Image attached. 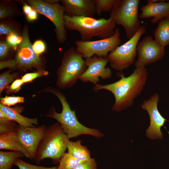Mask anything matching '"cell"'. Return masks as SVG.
<instances>
[{"label": "cell", "mask_w": 169, "mask_h": 169, "mask_svg": "<svg viewBox=\"0 0 169 169\" xmlns=\"http://www.w3.org/2000/svg\"><path fill=\"white\" fill-rule=\"evenodd\" d=\"M81 141L79 140L76 141H70L67 143L68 153L76 158L84 161L90 159V152L85 146L81 144Z\"/></svg>", "instance_id": "44dd1931"}, {"label": "cell", "mask_w": 169, "mask_h": 169, "mask_svg": "<svg viewBox=\"0 0 169 169\" xmlns=\"http://www.w3.org/2000/svg\"><path fill=\"white\" fill-rule=\"evenodd\" d=\"M136 52L138 58L134 66L135 68H141L160 60L164 56L165 51V47L149 35L138 43Z\"/></svg>", "instance_id": "30bf717a"}, {"label": "cell", "mask_w": 169, "mask_h": 169, "mask_svg": "<svg viewBox=\"0 0 169 169\" xmlns=\"http://www.w3.org/2000/svg\"><path fill=\"white\" fill-rule=\"evenodd\" d=\"M21 25L13 19L0 21V35L7 36L12 33L22 34Z\"/></svg>", "instance_id": "603a6c76"}, {"label": "cell", "mask_w": 169, "mask_h": 169, "mask_svg": "<svg viewBox=\"0 0 169 169\" xmlns=\"http://www.w3.org/2000/svg\"><path fill=\"white\" fill-rule=\"evenodd\" d=\"M120 78L113 83L102 85L95 84V92L105 90L110 92L115 97V103L112 110L119 112L131 106L134 100L140 95L147 79L148 71L146 67L135 68L129 76L125 77L121 73Z\"/></svg>", "instance_id": "6da1fadb"}, {"label": "cell", "mask_w": 169, "mask_h": 169, "mask_svg": "<svg viewBox=\"0 0 169 169\" xmlns=\"http://www.w3.org/2000/svg\"><path fill=\"white\" fill-rule=\"evenodd\" d=\"M96 13L99 15L104 12H110L116 0H94Z\"/></svg>", "instance_id": "d4e9b609"}, {"label": "cell", "mask_w": 169, "mask_h": 169, "mask_svg": "<svg viewBox=\"0 0 169 169\" xmlns=\"http://www.w3.org/2000/svg\"><path fill=\"white\" fill-rule=\"evenodd\" d=\"M0 64V69L6 67L13 68L17 66V63L15 59L1 61Z\"/></svg>", "instance_id": "d590c367"}, {"label": "cell", "mask_w": 169, "mask_h": 169, "mask_svg": "<svg viewBox=\"0 0 169 169\" xmlns=\"http://www.w3.org/2000/svg\"><path fill=\"white\" fill-rule=\"evenodd\" d=\"M23 10L24 13L26 15L29 13L33 9L25 1L22 2Z\"/></svg>", "instance_id": "74e56055"}, {"label": "cell", "mask_w": 169, "mask_h": 169, "mask_svg": "<svg viewBox=\"0 0 169 169\" xmlns=\"http://www.w3.org/2000/svg\"><path fill=\"white\" fill-rule=\"evenodd\" d=\"M14 165L17 166L19 169H57V166L46 167L36 166L28 163L20 159H17Z\"/></svg>", "instance_id": "f1b7e54d"}, {"label": "cell", "mask_w": 169, "mask_h": 169, "mask_svg": "<svg viewBox=\"0 0 169 169\" xmlns=\"http://www.w3.org/2000/svg\"><path fill=\"white\" fill-rule=\"evenodd\" d=\"M38 13L34 9L27 15H26V18L27 20L31 22L36 20L38 17Z\"/></svg>", "instance_id": "8d00e7d4"}, {"label": "cell", "mask_w": 169, "mask_h": 169, "mask_svg": "<svg viewBox=\"0 0 169 169\" xmlns=\"http://www.w3.org/2000/svg\"><path fill=\"white\" fill-rule=\"evenodd\" d=\"M25 156L22 152L16 151H0V169H10L16 160Z\"/></svg>", "instance_id": "7402d4cb"}, {"label": "cell", "mask_w": 169, "mask_h": 169, "mask_svg": "<svg viewBox=\"0 0 169 169\" xmlns=\"http://www.w3.org/2000/svg\"><path fill=\"white\" fill-rule=\"evenodd\" d=\"M141 10L140 18L153 17L151 22L155 24L162 19L169 16V1L161 0L155 3H147L141 7Z\"/></svg>", "instance_id": "2e32d148"}, {"label": "cell", "mask_w": 169, "mask_h": 169, "mask_svg": "<svg viewBox=\"0 0 169 169\" xmlns=\"http://www.w3.org/2000/svg\"><path fill=\"white\" fill-rule=\"evenodd\" d=\"M73 169H97V163L94 159L91 158L79 164Z\"/></svg>", "instance_id": "d6a6232c"}, {"label": "cell", "mask_w": 169, "mask_h": 169, "mask_svg": "<svg viewBox=\"0 0 169 169\" xmlns=\"http://www.w3.org/2000/svg\"><path fill=\"white\" fill-rule=\"evenodd\" d=\"M82 161L68 153H65L61 157L57 169H73Z\"/></svg>", "instance_id": "cb8c5ba5"}, {"label": "cell", "mask_w": 169, "mask_h": 169, "mask_svg": "<svg viewBox=\"0 0 169 169\" xmlns=\"http://www.w3.org/2000/svg\"><path fill=\"white\" fill-rule=\"evenodd\" d=\"M146 32L145 26H141L131 38L108 54L106 58L112 69L121 72L134 63L137 55L136 47L138 41Z\"/></svg>", "instance_id": "ba28073f"}, {"label": "cell", "mask_w": 169, "mask_h": 169, "mask_svg": "<svg viewBox=\"0 0 169 169\" xmlns=\"http://www.w3.org/2000/svg\"><path fill=\"white\" fill-rule=\"evenodd\" d=\"M13 50L6 42V40H1L0 42V59H3L9 54L11 50Z\"/></svg>", "instance_id": "1f68e13d"}, {"label": "cell", "mask_w": 169, "mask_h": 169, "mask_svg": "<svg viewBox=\"0 0 169 169\" xmlns=\"http://www.w3.org/2000/svg\"><path fill=\"white\" fill-rule=\"evenodd\" d=\"M58 0H27L25 1L36 10L38 13L47 18L55 27L54 30L57 40L64 43L67 39L66 28L64 26V12L63 7Z\"/></svg>", "instance_id": "52a82bcc"}, {"label": "cell", "mask_w": 169, "mask_h": 169, "mask_svg": "<svg viewBox=\"0 0 169 169\" xmlns=\"http://www.w3.org/2000/svg\"><path fill=\"white\" fill-rule=\"evenodd\" d=\"M24 98L19 96H6L1 99V103L7 106L14 105L18 103L23 102Z\"/></svg>", "instance_id": "4dcf8cb0"}, {"label": "cell", "mask_w": 169, "mask_h": 169, "mask_svg": "<svg viewBox=\"0 0 169 169\" xmlns=\"http://www.w3.org/2000/svg\"><path fill=\"white\" fill-rule=\"evenodd\" d=\"M0 110L4 112L10 119L18 123L20 126L27 127H34L33 125H38L37 119L30 118L24 117L20 114L16 109L10 108L0 103Z\"/></svg>", "instance_id": "ac0fdd59"}, {"label": "cell", "mask_w": 169, "mask_h": 169, "mask_svg": "<svg viewBox=\"0 0 169 169\" xmlns=\"http://www.w3.org/2000/svg\"><path fill=\"white\" fill-rule=\"evenodd\" d=\"M6 41L14 50H17L19 45L22 42V34L12 33L6 36Z\"/></svg>", "instance_id": "4316f807"}, {"label": "cell", "mask_w": 169, "mask_h": 169, "mask_svg": "<svg viewBox=\"0 0 169 169\" xmlns=\"http://www.w3.org/2000/svg\"><path fill=\"white\" fill-rule=\"evenodd\" d=\"M64 23L66 29L78 31L83 41H90L94 37L101 39L110 37L114 34L116 25L110 18L96 19L91 17L70 16L65 14Z\"/></svg>", "instance_id": "7a4b0ae2"}, {"label": "cell", "mask_w": 169, "mask_h": 169, "mask_svg": "<svg viewBox=\"0 0 169 169\" xmlns=\"http://www.w3.org/2000/svg\"><path fill=\"white\" fill-rule=\"evenodd\" d=\"M48 73L47 71L44 70H38L36 72L25 74L22 77L21 79L23 83H24L32 81L38 77L47 75Z\"/></svg>", "instance_id": "f546056e"}, {"label": "cell", "mask_w": 169, "mask_h": 169, "mask_svg": "<svg viewBox=\"0 0 169 169\" xmlns=\"http://www.w3.org/2000/svg\"><path fill=\"white\" fill-rule=\"evenodd\" d=\"M0 149L9 150L23 153L29 158V154L21 142L16 130L0 135Z\"/></svg>", "instance_id": "e0dca14e"}, {"label": "cell", "mask_w": 169, "mask_h": 169, "mask_svg": "<svg viewBox=\"0 0 169 169\" xmlns=\"http://www.w3.org/2000/svg\"><path fill=\"white\" fill-rule=\"evenodd\" d=\"M23 40L17 50L15 60L17 66L23 69L34 67L42 69V63L39 55L34 51L29 37L28 26L25 24L22 33Z\"/></svg>", "instance_id": "8fae6325"}, {"label": "cell", "mask_w": 169, "mask_h": 169, "mask_svg": "<svg viewBox=\"0 0 169 169\" xmlns=\"http://www.w3.org/2000/svg\"><path fill=\"white\" fill-rule=\"evenodd\" d=\"M83 59L74 47L65 52L58 71L57 83L60 87L70 86L76 83L87 68Z\"/></svg>", "instance_id": "8992f818"}, {"label": "cell", "mask_w": 169, "mask_h": 169, "mask_svg": "<svg viewBox=\"0 0 169 169\" xmlns=\"http://www.w3.org/2000/svg\"><path fill=\"white\" fill-rule=\"evenodd\" d=\"M32 46L35 52L38 55L43 53L46 49L45 44L41 39L36 40L32 44Z\"/></svg>", "instance_id": "836d02e7"}, {"label": "cell", "mask_w": 169, "mask_h": 169, "mask_svg": "<svg viewBox=\"0 0 169 169\" xmlns=\"http://www.w3.org/2000/svg\"><path fill=\"white\" fill-rule=\"evenodd\" d=\"M159 100V95L156 93L148 99L144 100L141 105L142 109L146 110L149 116L150 124L146 130V134L151 139H162L161 128L167 120L158 110V103Z\"/></svg>", "instance_id": "7c38bea8"}, {"label": "cell", "mask_w": 169, "mask_h": 169, "mask_svg": "<svg viewBox=\"0 0 169 169\" xmlns=\"http://www.w3.org/2000/svg\"><path fill=\"white\" fill-rule=\"evenodd\" d=\"M139 0H116L110 12V18L116 25L122 26L127 38L129 40L141 25L139 19Z\"/></svg>", "instance_id": "5b68a950"}, {"label": "cell", "mask_w": 169, "mask_h": 169, "mask_svg": "<svg viewBox=\"0 0 169 169\" xmlns=\"http://www.w3.org/2000/svg\"><path fill=\"white\" fill-rule=\"evenodd\" d=\"M15 74H10L9 71L3 73L0 76V93L8 87L9 84L14 80L16 76Z\"/></svg>", "instance_id": "83f0119b"}, {"label": "cell", "mask_w": 169, "mask_h": 169, "mask_svg": "<svg viewBox=\"0 0 169 169\" xmlns=\"http://www.w3.org/2000/svg\"><path fill=\"white\" fill-rule=\"evenodd\" d=\"M64 13L70 16L92 17L96 13L94 0H60Z\"/></svg>", "instance_id": "9a60e30c"}, {"label": "cell", "mask_w": 169, "mask_h": 169, "mask_svg": "<svg viewBox=\"0 0 169 169\" xmlns=\"http://www.w3.org/2000/svg\"><path fill=\"white\" fill-rule=\"evenodd\" d=\"M154 35L155 41L162 47L169 45V16L159 21Z\"/></svg>", "instance_id": "ffe728a7"}, {"label": "cell", "mask_w": 169, "mask_h": 169, "mask_svg": "<svg viewBox=\"0 0 169 169\" xmlns=\"http://www.w3.org/2000/svg\"><path fill=\"white\" fill-rule=\"evenodd\" d=\"M13 120L9 118H0V134L2 135L16 130Z\"/></svg>", "instance_id": "484cf974"}, {"label": "cell", "mask_w": 169, "mask_h": 169, "mask_svg": "<svg viewBox=\"0 0 169 169\" xmlns=\"http://www.w3.org/2000/svg\"><path fill=\"white\" fill-rule=\"evenodd\" d=\"M69 139L59 123L46 127L34 160L39 164L43 160L49 158L54 163H59L67 148Z\"/></svg>", "instance_id": "3957f363"}, {"label": "cell", "mask_w": 169, "mask_h": 169, "mask_svg": "<svg viewBox=\"0 0 169 169\" xmlns=\"http://www.w3.org/2000/svg\"><path fill=\"white\" fill-rule=\"evenodd\" d=\"M46 128L44 125L38 127H24L19 125L17 127L16 131L19 139L28 151L31 160H34L37 149Z\"/></svg>", "instance_id": "5bb4252c"}, {"label": "cell", "mask_w": 169, "mask_h": 169, "mask_svg": "<svg viewBox=\"0 0 169 169\" xmlns=\"http://www.w3.org/2000/svg\"><path fill=\"white\" fill-rule=\"evenodd\" d=\"M17 2L16 0L0 1V21L23 15L17 7Z\"/></svg>", "instance_id": "d6986e66"}, {"label": "cell", "mask_w": 169, "mask_h": 169, "mask_svg": "<svg viewBox=\"0 0 169 169\" xmlns=\"http://www.w3.org/2000/svg\"><path fill=\"white\" fill-rule=\"evenodd\" d=\"M23 84L21 79H17L14 81L9 87V91L12 92H17L20 89Z\"/></svg>", "instance_id": "e575fe53"}, {"label": "cell", "mask_w": 169, "mask_h": 169, "mask_svg": "<svg viewBox=\"0 0 169 169\" xmlns=\"http://www.w3.org/2000/svg\"><path fill=\"white\" fill-rule=\"evenodd\" d=\"M50 91L56 95L60 101L62 110L60 113H58L54 108H52L47 116L57 120L69 139L84 134L90 135L97 138L102 137L103 134L99 130L88 128L79 122L75 110H71L64 94L56 89H52Z\"/></svg>", "instance_id": "277c9868"}, {"label": "cell", "mask_w": 169, "mask_h": 169, "mask_svg": "<svg viewBox=\"0 0 169 169\" xmlns=\"http://www.w3.org/2000/svg\"><path fill=\"white\" fill-rule=\"evenodd\" d=\"M87 67L85 71L79 77L82 82H90L96 84L102 79L111 77L112 71L109 67H106L109 61L107 58L99 57L96 55L85 59Z\"/></svg>", "instance_id": "4fadbf2b"}, {"label": "cell", "mask_w": 169, "mask_h": 169, "mask_svg": "<svg viewBox=\"0 0 169 169\" xmlns=\"http://www.w3.org/2000/svg\"><path fill=\"white\" fill-rule=\"evenodd\" d=\"M120 33L118 28L115 29L111 37L101 39L88 41L77 40L76 49L84 58L96 55L99 57L106 58L108 54L114 51L121 44Z\"/></svg>", "instance_id": "9c48e42d"}]
</instances>
